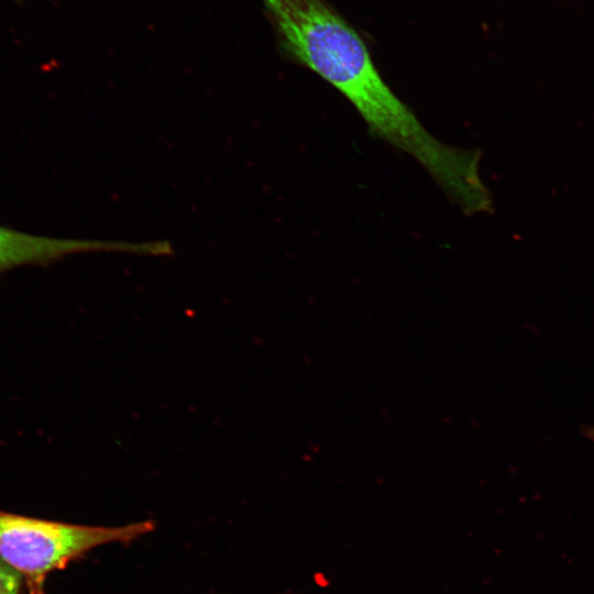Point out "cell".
I'll return each mask as SVG.
<instances>
[{"label": "cell", "instance_id": "1", "mask_svg": "<svg viewBox=\"0 0 594 594\" xmlns=\"http://www.w3.org/2000/svg\"><path fill=\"white\" fill-rule=\"evenodd\" d=\"M261 1L288 57L338 90L375 136L426 170L443 163L447 143L394 92L362 37L326 0Z\"/></svg>", "mask_w": 594, "mask_h": 594}, {"label": "cell", "instance_id": "3", "mask_svg": "<svg viewBox=\"0 0 594 594\" xmlns=\"http://www.w3.org/2000/svg\"><path fill=\"white\" fill-rule=\"evenodd\" d=\"M127 249L125 242L53 238L0 224V276L13 268L47 265L76 253Z\"/></svg>", "mask_w": 594, "mask_h": 594}, {"label": "cell", "instance_id": "2", "mask_svg": "<svg viewBox=\"0 0 594 594\" xmlns=\"http://www.w3.org/2000/svg\"><path fill=\"white\" fill-rule=\"evenodd\" d=\"M154 528L151 520L120 527L84 526L0 510V559L25 579L31 594H43L48 573L94 548L129 543Z\"/></svg>", "mask_w": 594, "mask_h": 594}, {"label": "cell", "instance_id": "4", "mask_svg": "<svg viewBox=\"0 0 594 594\" xmlns=\"http://www.w3.org/2000/svg\"><path fill=\"white\" fill-rule=\"evenodd\" d=\"M0 594H20L19 574L0 559Z\"/></svg>", "mask_w": 594, "mask_h": 594}, {"label": "cell", "instance_id": "5", "mask_svg": "<svg viewBox=\"0 0 594 594\" xmlns=\"http://www.w3.org/2000/svg\"><path fill=\"white\" fill-rule=\"evenodd\" d=\"M583 433L587 439L594 441V426L584 428Z\"/></svg>", "mask_w": 594, "mask_h": 594}]
</instances>
